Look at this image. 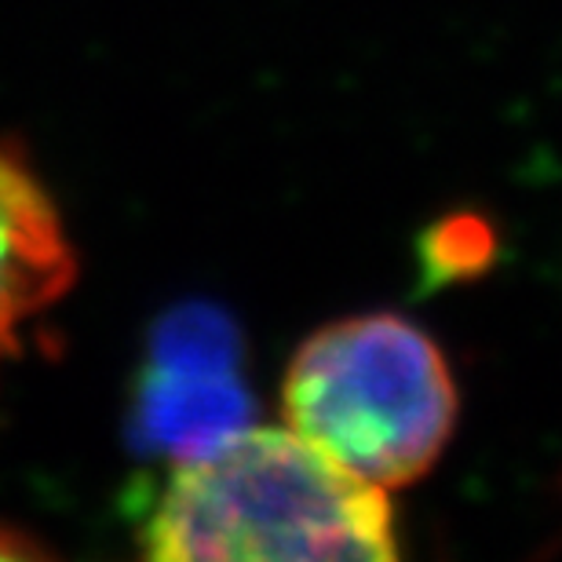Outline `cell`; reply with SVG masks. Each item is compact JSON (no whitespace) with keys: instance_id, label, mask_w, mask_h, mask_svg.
I'll use <instances>...</instances> for the list:
<instances>
[{"instance_id":"cell-1","label":"cell","mask_w":562,"mask_h":562,"mask_svg":"<svg viewBox=\"0 0 562 562\" xmlns=\"http://www.w3.org/2000/svg\"><path fill=\"white\" fill-rule=\"evenodd\" d=\"M136 537L157 562L395 559L387 490L351 475L292 427H245L216 453L143 486Z\"/></svg>"},{"instance_id":"cell-3","label":"cell","mask_w":562,"mask_h":562,"mask_svg":"<svg viewBox=\"0 0 562 562\" xmlns=\"http://www.w3.org/2000/svg\"><path fill=\"white\" fill-rule=\"evenodd\" d=\"M252 391L241 376V333L212 303H183L154 325L132 438L150 457L187 464L252 427Z\"/></svg>"},{"instance_id":"cell-2","label":"cell","mask_w":562,"mask_h":562,"mask_svg":"<svg viewBox=\"0 0 562 562\" xmlns=\"http://www.w3.org/2000/svg\"><path fill=\"white\" fill-rule=\"evenodd\" d=\"M296 435L380 490L424 479L457 427V384L431 336L398 314H358L307 336L281 380Z\"/></svg>"},{"instance_id":"cell-5","label":"cell","mask_w":562,"mask_h":562,"mask_svg":"<svg viewBox=\"0 0 562 562\" xmlns=\"http://www.w3.org/2000/svg\"><path fill=\"white\" fill-rule=\"evenodd\" d=\"M44 555H52V552L30 530L0 519V559H44Z\"/></svg>"},{"instance_id":"cell-4","label":"cell","mask_w":562,"mask_h":562,"mask_svg":"<svg viewBox=\"0 0 562 562\" xmlns=\"http://www.w3.org/2000/svg\"><path fill=\"white\" fill-rule=\"evenodd\" d=\"M77 281V249L26 150L0 139V369Z\"/></svg>"}]
</instances>
